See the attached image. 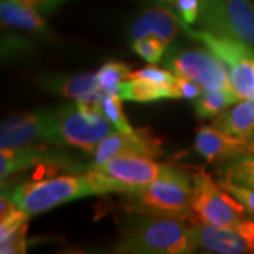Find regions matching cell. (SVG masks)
Masks as SVG:
<instances>
[{"label":"cell","instance_id":"obj_27","mask_svg":"<svg viewBox=\"0 0 254 254\" xmlns=\"http://www.w3.org/2000/svg\"><path fill=\"white\" fill-rule=\"evenodd\" d=\"M127 79H145V81L154 82L158 85H171L175 79V73L165 68L148 65L137 71H130Z\"/></svg>","mask_w":254,"mask_h":254},{"label":"cell","instance_id":"obj_2","mask_svg":"<svg viewBox=\"0 0 254 254\" xmlns=\"http://www.w3.org/2000/svg\"><path fill=\"white\" fill-rule=\"evenodd\" d=\"M125 209L130 215H150L190 220L193 180L177 167L164 165L163 173L140 190L126 193Z\"/></svg>","mask_w":254,"mask_h":254},{"label":"cell","instance_id":"obj_12","mask_svg":"<svg viewBox=\"0 0 254 254\" xmlns=\"http://www.w3.org/2000/svg\"><path fill=\"white\" fill-rule=\"evenodd\" d=\"M50 128V110L13 115L3 120L0 128V147H27L47 141Z\"/></svg>","mask_w":254,"mask_h":254},{"label":"cell","instance_id":"obj_31","mask_svg":"<svg viewBox=\"0 0 254 254\" xmlns=\"http://www.w3.org/2000/svg\"><path fill=\"white\" fill-rule=\"evenodd\" d=\"M28 48V43L18 37H11L3 41V57H10V55H18Z\"/></svg>","mask_w":254,"mask_h":254},{"label":"cell","instance_id":"obj_22","mask_svg":"<svg viewBox=\"0 0 254 254\" xmlns=\"http://www.w3.org/2000/svg\"><path fill=\"white\" fill-rule=\"evenodd\" d=\"M220 178L254 188V151L230 158L220 167Z\"/></svg>","mask_w":254,"mask_h":254},{"label":"cell","instance_id":"obj_30","mask_svg":"<svg viewBox=\"0 0 254 254\" xmlns=\"http://www.w3.org/2000/svg\"><path fill=\"white\" fill-rule=\"evenodd\" d=\"M14 1H17L20 4H24L27 7H31V9L40 11V13H50L68 0H14Z\"/></svg>","mask_w":254,"mask_h":254},{"label":"cell","instance_id":"obj_25","mask_svg":"<svg viewBox=\"0 0 254 254\" xmlns=\"http://www.w3.org/2000/svg\"><path fill=\"white\" fill-rule=\"evenodd\" d=\"M167 46L168 44L157 36H145L131 41L133 51L150 64H157L163 60Z\"/></svg>","mask_w":254,"mask_h":254},{"label":"cell","instance_id":"obj_28","mask_svg":"<svg viewBox=\"0 0 254 254\" xmlns=\"http://www.w3.org/2000/svg\"><path fill=\"white\" fill-rule=\"evenodd\" d=\"M171 86H173L174 99L196 100L203 91L196 82L181 75H175V79Z\"/></svg>","mask_w":254,"mask_h":254},{"label":"cell","instance_id":"obj_32","mask_svg":"<svg viewBox=\"0 0 254 254\" xmlns=\"http://www.w3.org/2000/svg\"><path fill=\"white\" fill-rule=\"evenodd\" d=\"M161 1H164V3H174L175 0H161Z\"/></svg>","mask_w":254,"mask_h":254},{"label":"cell","instance_id":"obj_3","mask_svg":"<svg viewBox=\"0 0 254 254\" xmlns=\"http://www.w3.org/2000/svg\"><path fill=\"white\" fill-rule=\"evenodd\" d=\"M115 130L116 127L105 116L100 105L73 102L50 110L47 143L95 151L100 141Z\"/></svg>","mask_w":254,"mask_h":254},{"label":"cell","instance_id":"obj_9","mask_svg":"<svg viewBox=\"0 0 254 254\" xmlns=\"http://www.w3.org/2000/svg\"><path fill=\"white\" fill-rule=\"evenodd\" d=\"M167 68L175 75L187 76L202 89L235 91L225 63L208 47L205 48H173L165 60Z\"/></svg>","mask_w":254,"mask_h":254},{"label":"cell","instance_id":"obj_29","mask_svg":"<svg viewBox=\"0 0 254 254\" xmlns=\"http://www.w3.org/2000/svg\"><path fill=\"white\" fill-rule=\"evenodd\" d=\"M202 3L203 0H175L173 4L182 21L190 26L198 21Z\"/></svg>","mask_w":254,"mask_h":254},{"label":"cell","instance_id":"obj_13","mask_svg":"<svg viewBox=\"0 0 254 254\" xmlns=\"http://www.w3.org/2000/svg\"><path fill=\"white\" fill-rule=\"evenodd\" d=\"M195 150L208 163L227 161L237 155L254 151V143L227 134L213 126H202L195 136Z\"/></svg>","mask_w":254,"mask_h":254},{"label":"cell","instance_id":"obj_6","mask_svg":"<svg viewBox=\"0 0 254 254\" xmlns=\"http://www.w3.org/2000/svg\"><path fill=\"white\" fill-rule=\"evenodd\" d=\"M184 33L202 43L225 63L233 89L240 99L254 100V50L243 43L215 36L206 30H193L181 20Z\"/></svg>","mask_w":254,"mask_h":254},{"label":"cell","instance_id":"obj_1","mask_svg":"<svg viewBox=\"0 0 254 254\" xmlns=\"http://www.w3.org/2000/svg\"><path fill=\"white\" fill-rule=\"evenodd\" d=\"M196 245L190 225L177 218L134 215L122 229L116 253L130 254H185L195 252Z\"/></svg>","mask_w":254,"mask_h":254},{"label":"cell","instance_id":"obj_24","mask_svg":"<svg viewBox=\"0 0 254 254\" xmlns=\"http://www.w3.org/2000/svg\"><path fill=\"white\" fill-rule=\"evenodd\" d=\"M100 109L105 113V116L109 119L110 123L116 127V130L123 131V133L134 131V128L128 123L126 115L123 112L122 98L118 93H108L100 103Z\"/></svg>","mask_w":254,"mask_h":254},{"label":"cell","instance_id":"obj_8","mask_svg":"<svg viewBox=\"0 0 254 254\" xmlns=\"http://www.w3.org/2000/svg\"><path fill=\"white\" fill-rule=\"evenodd\" d=\"M192 210L199 222L213 226L236 227L247 220V210L239 200L215 182L205 171L192 177Z\"/></svg>","mask_w":254,"mask_h":254},{"label":"cell","instance_id":"obj_17","mask_svg":"<svg viewBox=\"0 0 254 254\" xmlns=\"http://www.w3.org/2000/svg\"><path fill=\"white\" fill-rule=\"evenodd\" d=\"M68 157L53 151H46L38 147L27 145V147H14V148H1L0 150V180L1 184L10 178L11 175L18 171L27 170L37 164H43L44 161L57 163L61 161L66 163Z\"/></svg>","mask_w":254,"mask_h":254},{"label":"cell","instance_id":"obj_19","mask_svg":"<svg viewBox=\"0 0 254 254\" xmlns=\"http://www.w3.org/2000/svg\"><path fill=\"white\" fill-rule=\"evenodd\" d=\"M0 17L1 23L6 26L26 30L37 34H44L48 31L47 23L41 17V13L37 10L20 4L14 0L0 1Z\"/></svg>","mask_w":254,"mask_h":254},{"label":"cell","instance_id":"obj_23","mask_svg":"<svg viewBox=\"0 0 254 254\" xmlns=\"http://www.w3.org/2000/svg\"><path fill=\"white\" fill-rule=\"evenodd\" d=\"M128 73H130V68L127 64L112 61L100 66L99 71L96 72V78L100 88L106 93H118L120 83L126 81Z\"/></svg>","mask_w":254,"mask_h":254},{"label":"cell","instance_id":"obj_5","mask_svg":"<svg viewBox=\"0 0 254 254\" xmlns=\"http://www.w3.org/2000/svg\"><path fill=\"white\" fill-rule=\"evenodd\" d=\"M165 164L155 163L144 155H118L86 170L92 182L102 193H130L153 182L163 173Z\"/></svg>","mask_w":254,"mask_h":254},{"label":"cell","instance_id":"obj_18","mask_svg":"<svg viewBox=\"0 0 254 254\" xmlns=\"http://www.w3.org/2000/svg\"><path fill=\"white\" fill-rule=\"evenodd\" d=\"M212 125L227 134L254 143V100L240 99L213 119Z\"/></svg>","mask_w":254,"mask_h":254},{"label":"cell","instance_id":"obj_21","mask_svg":"<svg viewBox=\"0 0 254 254\" xmlns=\"http://www.w3.org/2000/svg\"><path fill=\"white\" fill-rule=\"evenodd\" d=\"M240 98L235 91L226 89H203L199 98L195 100L196 115L202 119L216 118L226 108L235 105Z\"/></svg>","mask_w":254,"mask_h":254},{"label":"cell","instance_id":"obj_26","mask_svg":"<svg viewBox=\"0 0 254 254\" xmlns=\"http://www.w3.org/2000/svg\"><path fill=\"white\" fill-rule=\"evenodd\" d=\"M218 184L227 190L230 195H233L247 210L249 216L254 218V188L243 184H237V182L230 181L226 178H219Z\"/></svg>","mask_w":254,"mask_h":254},{"label":"cell","instance_id":"obj_11","mask_svg":"<svg viewBox=\"0 0 254 254\" xmlns=\"http://www.w3.org/2000/svg\"><path fill=\"white\" fill-rule=\"evenodd\" d=\"M161 145L163 141L148 128L112 133L95 148L92 164H102L118 155H144L154 160L163 155Z\"/></svg>","mask_w":254,"mask_h":254},{"label":"cell","instance_id":"obj_10","mask_svg":"<svg viewBox=\"0 0 254 254\" xmlns=\"http://www.w3.org/2000/svg\"><path fill=\"white\" fill-rule=\"evenodd\" d=\"M190 230L196 249L222 254L254 253V218L247 219L236 227L192 222Z\"/></svg>","mask_w":254,"mask_h":254},{"label":"cell","instance_id":"obj_7","mask_svg":"<svg viewBox=\"0 0 254 254\" xmlns=\"http://www.w3.org/2000/svg\"><path fill=\"white\" fill-rule=\"evenodd\" d=\"M198 24L254 50V0H203Z\"/></svg>","mask_w":254,"mask_h":254},{"label":"cell","instance_id":"obj_15","mask_svg":"<svg viewBox=\"0 0 254 254\" xmlns=\"http://www.w3.org/2000/svg\"><path fill=\"white\" fill-rule=\"evenodd\" d=\"M28 216L16 206L10 192L1 190L0 199V253H26Z\"/></svg>","mask_w":254,"mask_h":254},{"label":"cell","instance_id":"obj_14","mask_svg":"<svg viewBox=\"0 0 254 254\" xmlns=\"http://www.w3.org/2000/svg\"><path fill=\"white\" fill-rule=\"evenodd\" d=\"M40 85L47 92L89 105H100L108 95L100 88L96 73L48 75L40 79Z\"/></svg>","mask_w":254,"mask_h":254},{"label":"cell","instance_id":"obj_16","mask_svg":"<svg viewBox=\"0 0 254 254\" xmlns=\"http://www.w3.org/2000/svg\"><path fill=\"white\" fill-rule=\"evenodd\" d=\"M181 31H184V28L180 16L174 14L167 7L154 6L143 11L133 21L128 36L131 41L145 36H157L170 46Z\"/></svg>","mask_w":254,"mask_h":254},{"label":"cell","instance_id":"obj_4","mask_svg":"<svg viewBox=\"0 0 254 254\" xmlns=\"http://www.w3.org/2000/svg\"><path fill=\"white\" fill-rule=\"evenodd\" d=\"M92 195H99V190L86 173L24 182L10 192L16 206L28 216H36L63 203Z\"/></svg>","mask_w":254,"mask_h":254},{"label":"cell","instance_id":"obj_20","mask_svg":"<svg viewBox=\"0 0 254 254\" xmlns=\"http://www.w3.org/2000/svg\"><path fill=\"white\" fill-rule=\"evenodd\" d=\"M171 85H158V83L145 81V79H126L120 83L118 93L122 100H131V102H141V103L174 99Z\"/></svg>","mask_w":254,"mask_h":254}]
</instances>
